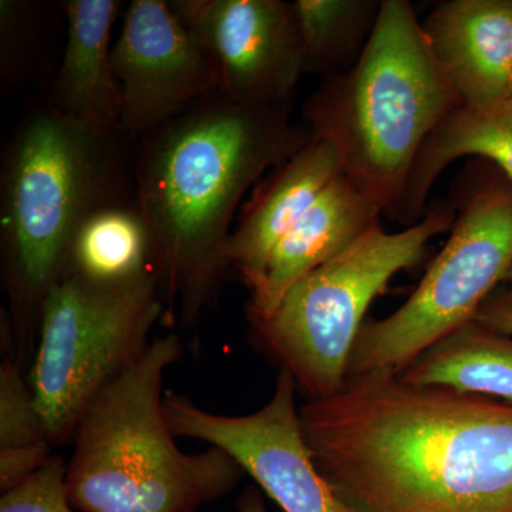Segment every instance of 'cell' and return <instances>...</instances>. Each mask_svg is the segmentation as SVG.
Wrapping results in <instances>:
<instances>
[{"mask_svg":"<svg viewBox=\"0 0 512 512\" xmlns=\"http://www.w3.org/2000/svg\"><path fill=\"white\" fill-rule=\"evenodd\" d=\"M305 74L320 79L348 72L375 30L382 0H293Z\"/></svg>","mask_w":512,"mask_h":512,"instance_id":"obj_19","label":"cell"},{"mask_svg":"<svg viewBox=\"0 0 512 512\" xmlns=\"http://www.w3.org/2000/svg\"><path fill=\"white\" fill-rule=\"evenodd\" d=\"M45 424L37 412L35 397L12 355L0 366V490L22 484L55 454Z\"/></svg>","mask_w":512,"mask_h":512,"instance_id":"obj_20","label":"cell"},{"mask_svg":"<svg viewBox=\"0 0 512 512\" xmlns=\"http://www.w3.org/2000/svg\"><path fill=\"white\" fill-rule=\"evenodd\" d=\"M177 333L161 336L92 400L77 424L67 488L82 512H197L227 497L245 471L210 446L178 448L164 413V379L180 362Z\"/></svg>","mask_w":512,"mask_h":512,"instance_id":"obj_5","label":"cell"},{"mask_svg":"<svg viewBox=\"0 0 512 512\" xmlns=\"http://www.w3.org/2000/svg\"><path fill=\"white\" fill-rule=\"evenodd\" d=\"M123 134L70 119L47 104L23 121L3 156L0 244L16 346L36 349L47 293L62 278L77 228L128 200Z\"/></svg>","mask_w":512,"mask_h":512,"instance_id":"obj_3","label":"cell"},{"mask_svg":"<svg viewBox=\"0 0 512 512\" xmlns=\"http://www.w3.org/2000/svg\"><path fill=\"white\" fill-rule=\"evenodd\" d=\"M342 171L336 148L313 137L274 168L261 181L229 235L224 248L228 269H235L248 288H254L276 244Z\"/></svg>","mask_w":512,"mask_h":512,"instance_id":"obj_14","label":"cell"},{"mask_svg":"<svg viewBox=\"0 0 512 512\" xmlns=\"http://www.w3.org/2000/svg\"><path fill=\"white\" fill-rule=\"evenodd\" d=\"M111 56L124 137L141 140L218 92L210 62L165 0L127 6Z\"/></svg>","mask_w":512,"mask_h":512,"instance_id":"obj_11","label":"cell"},{"mask_svg":"<svg viewBox=\"0 0 512 512\" xmlns=\"http://www.w3.org/2000/svg\"><path fill=\"white\" fill-rule=\"evenodd\" d=\"M67 45L50 106L87 126L120 131L121 94L114 74L111 30L117 0H67Z\"/></svg>","mask_w":512,"mask_h":512,"instance_id":"obj_15","label":"cell"},{"mask_svg":"<svg viewBox=\"0 0 512 512\" xmlns=\"http://www.w3.org/2000/svg\"><path fill=\"white\" fill-rule=\"evenodd\" d=\"M291 113V103L252 106L217 92L141 138L136 202L153 237L161 323L188 328L217 299L242 198L312 140Z\"/></svg>","mask_w":512,"mask_h":512,"instance_id":"obj_2","label":"cell"},{"mask_svg":"<svg viewBox=\"0 0 512 512\" xmlns=\"http://www.w3.org/2000/svg\"><path fill=\"white\" fill-rule=\"evenodd\" d=\"M163 315L156 276L119 286L64 276L50 289L28 382L53 447L72 443L89 404L143 355Z\"/></svg>","mask_w":512,"mask_h":512,"instance_id":"obj_7","label":"cell"},{"mask_svg":"<svg viewBox=\"0 0 512 512\" xmlns=\"http://www.w3.org/2000/svg\"><path fill=\"white\" fill-rule=\"evenodd\" d=\"M64 276L101 286L156 276L153 237L136 200L110 202L80 224L67 252Z\"/></svg>","mask_w":512,"mask_h":512,"instance_id":"obj_17","label":"cell"},{"mask_svg":"<svg viewBox=\"0 0 512 512\" xmlns=\"http://www.w3.org/2000/svg\"><path fill=\"white\" fill-rule=\"evenodd\" d=\"M421 25L463 106L511 99L512 0H448Z\"/></svg>","mask_w":512,"mask_h":512,"instance_id":"obj_12","label":"cell"},{"mask_svg":"<svg viewBox=\"0 0 512 512\" xmlns=\"http://www.w3.org/2000/svg\"><path fill=\"white\" fill-rule=\"evenodd\" d=\"M296 390L291 373L281 369L271 400L254 413L208 412L171 390L165 392L164 413L175 437L227 451L285 512H353L313 463Z\"/></svg>","mask_w":512,"mask_h":512,"instance_id":"obj_9","label":"cell"},{"mask_svg":"<svg viewBox=\"0 0 512 512\" xmlns=\"http://www.w3.org/2000/svg\"><path fill=\"white\" fill-rule=\"evenodd\" d=\"M207 57L218 93L235 103H291L305 76L301 30L285 0H173Z\"/></svg>","mask_w":512,"mask_h":512,"instance_id":"obj_10","label":"cell"},{"mask_svg":"<svg viewBox=\"0 0 512 512\" xmlns=\"http://www.w3.org/2000/svg\"><path fill=\"white\" fill-rule=\"evenodd\" d=\"M456 218L453 208L439 205L404 231L387 232L377 222L296 282L274 312L247 316L259 346L291 373L308 400L338 393L369 306L394 275L420 264L427 245L451 231Z\"/></svg>","mask_w":512,"mask_h":512,"instance_id":"obj_6","label":"cell"},{"mask_svg":"<svg viewBox=\"0 0 512 512\" xmlns=\"http://www.w3.org/2000/svg\"><path fill=\"white\" fill-rule=\"evenodd\" d=\"M399 376L414 386L447 387L512 403V336L471 320Z\"/></svg>","mask_w":512,"mask_h":512,"instance_id":"obj_18","label":"cell"},{"mask_svg":"<svg viewBox=\"0 0 512 512\" xmlns=\"http://www.w3.org/2000/svg\"><path fill=\"white\" fill-rule=\"evenodd\" d=\"M313 463L353 512H512V403L396 373L299 407Z\"/></svg>","mask_w":512,"mask_h":512,"instance_id":"obj_1","label":"cell"},{"mask_svg":"<svg viewBox=\"0 0 512 512\" xmlns=\"http://www.w3.org/2000/svg\"><path fill=\"white\" fill-rule=\"evenodd\" d=\"M237 508L239 512H268L261 495L252 487L247 488L239 497Z\"/></svg>","mask_w":512,"mask_h":512,"instance_id":"obj_24","label":"cell"},{"mask_svg":"<svg viewBox=\"0 0 512 512\" xmlns=\"http://www.w3.org/2000/svg\"><path fill=\"white\" fill-rule=\"evenodd\" d=\"M460 106L412 3L382 0L360 59L322 79L302 114L312 137L336 148L343 174L396 218L421 148Z\"/></svg>","mask_w":512,"mask_h":512,"instance_id":"obj_4","label":"cell"},{"mask_svg":"<svg viewBox=\"0 0 512 512\" xmlns=\"http://www.w3.org/2000/svg\"><path fill=\"white\" fill-rule=\"evenodd\" d=\"M511 99H512V93H511Z\"/></svg>","mask_w":512,"mask_h":512,"instance_id":"obj_26","label":"cell"},{"mask_svg":"<svg viewBox=\"0 0 512 512\" xmlns=\"http://www.w3.org/2000/svg\"><path fill=\"white\" fill-rule=\"evenodd\" d=\"M29 10V5L25 2H0V66L2 79L8 83L18 79L22 62L28 56L25 50L30 45V32L33 29Z\"/></svg>","mask_w":512,"mask_h":512,"instance_id":"obj_22","label":"cell"},{"mask_svg":"<svg viewBox=\"0 0 512 512\" xmlns=\"http://www.w3.org/2000/svg\"><path fill=\"white\" fill-rule=\"evenodd\" d=\"M382 214L380 205L342 171L276 244L264 274L249 289L247 316L274 312L296 282L355 244Z\"/></svg>","mask_w":512,"mask_h":512,"instance_id":"obj_13","label":"cell"},{"mask_svg":"<svg viewBox=\"0 0 512 512\" xmlns=\"http://www.w3.org/2000/svg\"><path fill=\"white\" fill-rule=\"evenodd\" d=\"M67 463L53 456L37 473L0 497V512H74L67 488Z\"/></svg>","mask_w":512,"mask_h":512,"instance_id":"obj_21","label":"cell"},{"mask_svg":"<svg viewBox=\"0 0 512 512\" xmlns=\"http://www.w3.org/2000/svg\"><path fill=\"white\" fill-rule=\"evenodd\" d=\"M476 322L512 336V293L490 296L478 309Z\"/></svg>","mask_w":512,"mask_h":512,"instance_id":"obj_23","label":"cell"},{"mask_svg":"<svg viewBox=\"0 0 512 512\" xmlns=\"http://www.w3.org/2000/svg\"><path fill=\"white\" fill-rule=\"evenodd\" d=\"M464 157L491 161L512 183V99L487 107H457L421 148L396 218L417 224L427 214L434 183Z\"/></svg>","mask_w":512,"mask_h":512,"instance_id":"obj_16","label":"cell"},{"mask_svg":"<svg viewBox=\"0 0 512 512\" xmlns=\"http://www.w3.org/2000/svg\"><path fill=\"white\" fill-rule=\"evenodd\" d=\"M505 177V175H504ZM450 238L409 299L380 320H367L349 357L348 377L400 375L441 339L476 318L512 266V183H461Z\"/></svg>","mask_w":512,"mask_h":512,"instance_id":"obj_8","label":"cell"},{"mask_svg":"<svg viewBox=\"0 0 512 512\" xmlns=\"http://www.w3.org/2000/svg\"><path fill=\"white\" fill-rule=\"evenodd\" d=\"M505 282H507L508 284V292H511L512 293V266H511V269L510 271H508V275H507V278H505Z\"/></svg>","mask_w":512,"mask_h":512,"instance_id":"obj_25","label":"cell"}]
</instances>
